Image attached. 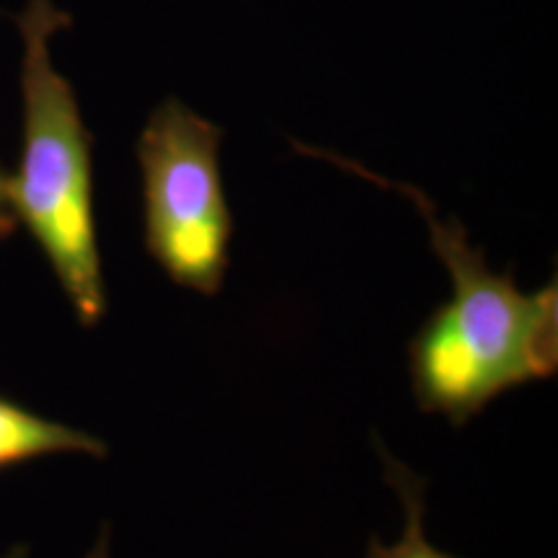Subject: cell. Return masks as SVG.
Masks as SVG:
<instances>
[{
  "mask_svg": "<svg viewBox=\"0 0 558 558\" xmlns=\"http://www.w3.org/2000/svg\"><path fill=\"white\" fill-rule=\"evenodd\" d=\"M354 177L414 202L429 228L437 259L450 275V300L429 313L407 347L411 390L418 409L450 424H469L505 390L554 378L558 369V282L522 292L512 271L488 269L456 218H442L416 186L378 173L329 150L292 143Z\"/></svg>",
  "mask_w": 558,
  "mask_h": 558,
  "instance_id": "obj_1",
  "label": "cell"
},
{
  "mask_svg": "<svg viewBox=\"0 0 558 558\" xmlns=\"http://www.w3.org/2000/svg\"><path fill=\"white\" fill-rule=\"evenodd\" d=\"M73 19L54 0H29L16 16L21 60L19 171L11 177V207L50 262L75 316L96 326L107 313L94 215V135L83 122L73 83L54 68L50 41Z\"/></svg>",
  "mask_w": 558,
  "mask_h": 558,
  "instance_id": "obj_2",
  "label": "cell"
},
{
  "mask_svg": "<svg viewBox=\"0 0 558 558\" xmlns=\"http://www.w3.org/2000/svg\"><path fill=\"white\" fill-rule=\"evenodd\" d=\"M222 130L184 101L150 111L135 156L143 177L145 251L171 282L218 295L228 271L233 215L220 171Z\"/></svg>",
  "mask_w": 558,
  "mask_h": 558,
  "instance_id": "obj_3",
  "label": "cell"
},
{
  "mask_svg": "<svg viewBox=\"0 0 558 558\" xmlns=\"http://www.w3.org/2000/svg\"><path fill=\"white\" fill-rule=\"evenodd\" d=\"M58 452L107 458V442L88 432L52 422L0 396V471Z\"/></svg>",
  "mask_w": 558,
  "mask_h": 558,
  "instance_id": "obj_4",
  "label": "cell"
},
{
  "mask_svg": "<svg viewBox=\"0 0 558 558\" xmlns=\"http://www.w3.org/2000/svg\"><path fill=\"white\" fill-rule=\"evenodd\" d=\"M378 452L383 458V471H386V481L399 494L403 514H407V527L399 543L393 546H383L378 538H369L367 556L365 558H456L445 550H437L432 546L427 533H424V520H427V501H424V492H427V481L416 476L414 471L399 463L386 448Z\"/></svg>",
  "mask_w": 558,
  "mask_h": 558,
  "instance_id": "obj_5",
  "label": "cell"
},
{
  "mask_svg": "<svg viewBox=\"0 0 558 558\" xmlns=\"http://www.w3.org/2000/svg\"><path fill=\"white\" fill-rule=\"evenodd\" d=\"M16 226H19V220H16V215H13V207H11V177L9 173L0 171V241L13 235Z\"/></svg>",
  "mask_w": 558,
  "mask_h": 558,
  "instance_id": "obj_6",
  "label": "cell"
},
{
  "mask_svg": "<svg viewBox=\"0 0 558 558\" xmlns=\"http://www.w3.org/2000/svg\"><path fill=\"white\" fill-rule=\"evenodd\" d=\"M88 558H109V527L107 525L101 527L99 541H96V546L90 548Z\"/></svg>",
  "mask_w": 558,
  "mask_h": 558,
  "instance_id": "obj_7",
  "label": "cell"
},
{
  "mask_svg": "<svg viewBox=\"0 0 558 558\" xmlns=\"http://www.w3.org/2000/svg\"><path fill=\"white\" fill-rule=\"evenodd\" d=\"M0 558H29V548L26 546H13L11 550H5Z\"/></svg>",
  "mask_w": 558,
  "mask_h": 558,
  "instance_id": "obj_8",
  "label": "cell"
}]
</instances>
